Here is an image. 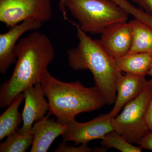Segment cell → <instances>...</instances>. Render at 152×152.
Returning a JSON list of instances; mask_svg holds the SVG:
<instances>
[{"label": "cell", "instance_id": "obj_1", "mask_svg": "<svg viewBox=\"0 0 152 152\" xmlns=\"http://www.w3.org/2000/svg\"><path fill=\"white\" fill-rule=\"evenodd\" d=\"M14 53L17 61L13 73L0 87L1 108L10 105L28 87L40 83L56 56L50 38L37 31L21 39L16 45Z\"/></svg>", "mask_w": 152, "mask_h": 152}, {"label": "cell", "instance_id": "obj_2", "mask_svg": "<svg viewBox=\"0 0 152 152\" xmlns=\"http://www.w3.org/2000/svg\"><path fill=\"white\" fill-rule=\"evenodd\" d=\"M71 23L77 29L79 43L67 51L69 66L75 71L89 70L106 104H113L116 98L118 80L122 75L115 60L103 50L99 40L92 39L78 24Z\"/></svg>", "mask_w": 152, "mask_h": 152}, {"label": "cell", "instance_id": "obj_3", "mask_svg": "<svg viewBox=\"0 0 152 152\" xmlns=\"http://www.w3.org/2000/svg\"><path fill=\"white\" fill-rule=\"evenodd\" d=\"M40 83L48 99L49 113L59 122L68 124L75 120L78 114L97 110L106 105L102 95L95 86L86 87L80 81H61L48 71Z\"/></svg>", "mask_w": 152, "mask_h": 152}, {"label": "cell", "instance_id": "obj_4", "mask_svg": "<svg viewBox=\"0 0 152 152\" xmlns=\"http://www.w3.org/2000/svg\"><path fill=\"white\" fill-rule=\"evenodd\" d=\"M65 7L84 32L102 34L110 25L126 22L129 13L112 0H66Z\"/></svg>", "mask_w": 152, "mask_h": 152}, {"label": "cell", "instance_id": "obj_5", "mask_svg": "<svg viewBox=\"0 0 152 152\" xmlns=\"http://www.w3.org/2000/svg\"><path fill=\"white\" fill-rule=\"evenodd\" d=\"M151 96L148 86L137 97L124 106L121 113L113 118V130L132 144L150 131L145 121V114Z\"/></svg>", "mask_w": 152, "mask_h": 152}, {"label": "cell", "instance_id": "obj_6", "mask_svg": "<svg viewBox=\"0 0 152 152\" xmlns=\"http://www.w3.org/2000/svg\"><path fill=\"white\" fill-rule=\"evenodd\" d=\"M53 15L50 0H0V21L9 29L27 20L46 23Z\"/></svg>", "mask_w": 152, "mask_h": 152}, {"label": "cell", "instance_id": "obj_7", "mask_svg": "<svg viewBox=\"0 0 152 152\" xmlns=\"http://www.w3.org/2000/svg\"><path fill=\"white\" fill-rule=\"evenodd\" d=\"M113 118L109 113L87 122L79 123L74 120L68 124L66 132L62 135L63 141L74 142L78 145L94 140H102L106 134L113 130Z\"/></svg>", "mask_w": 152, "mask_h": 152}, {"label": "cell", "instance_id": "obj_8", "mask_svg": "<svg viewBox=\"0 0 152 152\" xmlns=\"http://www.w3.org/2000/svg\"><path fill=\"white\" fill-rule=\"evenodd\" d=\"M99 42L110 56L115 60L127 54L133 42V33L129 23L118 22L104 30Z\"/></svg>", "mask_w": 152, "mask_h": 152}, {"label": "cell", "instance_id": "obj_9", "mask_svg": "<svg viewBox=\"0 0 152 152\" xmlns=\"http://www.w3.org/2000/svg\"><path fill=\"white\" fill-rule=\"evenodd\" d=\"M42 25L39 22L27 20L0 34V73L6 74L10 66L16 62L14 50L20 38L27 32L39 29Z\"/></svg>", "mask_w": 152, "mask_h": 152}, {"label": "cell", "instance_id": "obj_10", "mask_svg": "<svg viewBox=\"0 0 152 152\" xmlns=\"http://www.w3.org/2000/svg\"><path fill=\"white\" fill-rule=\"evenodd\" d=\"M23 93L25 99L22 114L23 125L19 129L22 132H28L31 130L35 122L45 115L49 110V104L41 83L28 87Z\"/></svg>", "mask_w": 152, "mask_h": 152}, {"label": "cell", "instance_id": "obj_11", "mask_svg": "<svg viewBox=\"0 0 152 152\" xmlns=\"http://www.w3.org/2000/svg\"><path fill=\"white\" fill-rule=\"evenodd\" d=\"M51 115L49 113L33 126V142L30 152H47L55 140L66 132L67 124L50 118Z\"/></svg>", "mask_w": 152, "mask_h": 152}, {"label": "cell", "instance_id": "obj_12", "mask_svg": "<svg viewBox=\"0 0 152 152\" xmlns=\"http://www.w3.org/2000/svg\"><path fill=\"white\" fill-rule=\"evenodd\" d=\"M145 77L126 73L121 76L117 85V94L113 107L109 114L117 116L127 103L137 97L148 84Z\"/></svg>", "mask_w": 152, "mask_h": 152}, {"label": "cell", "instance_id": "obj_13", "mask_svg": "<svg viewBox=\"0 0 152 152\" xmlns=\"http://www.w3.org/2000/svg\"><path fill=\"white\" fill-rule=\"evenodd\" d=\"M115 60L121 72L145 77L151 65L152 53L127 54Z\"/></svg>", "mask_w": 152, "mask_h": 152}, {"label": "cell", "instance_id": "obj_14", "mask_svg": "<svg viewBox=\"0 0 152 152\" xmlns=\"http://www.w3.org/2000/svg\"><path fill=\"white\" fill-rule=\"evenodd\" d=\"M24 99L23 93L15 98L8 108L0 116V140L16 132L23 121L22 115L19 108Z\"/></svg>", "mask_w": 152, "mask_h": 152}, {"label": "cell", "instance_id": "obj_15", "mask_svg": "<svg viewBox=\"0 0 152 152\" xmlns=\"http://www.w3.org/2000/svg\"><path fill=\"white\" fill-rule=\"evenodd\" d=\"M133 33V42L128 54L152 53V28L140 20L129 22Z\"/></svg>", "mask_w": 152, "mask_h": 152}, {"label": "cell", "instance_id": "obj_16", "mask_svg": "<svg viewBox=\"0 0 152 152\" xmlns=\"http://www.w3.org/2000/svg\"><path fill=\"white\" fill-rule=\"evenodd\" d=\"M33 142L32 130L22 132L19 129L7 137L6 141L0 144L1 152H24Z\"/></svg>", "mask_w": 152, "mask_h": 152}, {"label": "cell", "instance_id": "obj_17", "mask_svg": "<svg viewBox=\"0 0 152 152\" xmlns=\"http://www.w3.org/2000/svg\"><path fill=\"white\" fill-rule=\"evenodd\" d=\"M101 144L104 148H113L122 152H142L140 147L134 146L115 131H112L104 136Z\"/></svg>", "mask_w": 152, "mask_h": 152}, {"label": "cell", "instance_id": "obj_18", "mask_svg": "<svg viewBox=\"0 0 152 152\" xmlns=\"http://www.w3.org/2000/svg\"><path fill=\"white\" fill-rule=\"evenodd\" d=\"M66 0H60L59 3L58 7L61 12L64 18L66 20L68 19L66 14V9L65 7ZM121 7L125 10L127 11L129 15H132L134 18H138L141 14V10L140 8H137L131 4L128 0H112Z\"/></svg>", "mask_w": 152, "mask_h": 152}, {"label": "cell", "instance_id": "obj_19", "mask_svg": "<svg viewBox=\"0 0 152 152\" xmlns=\"http://www.w3.org/2000/svg\"><path fill=\"white\" fill-rule=\"evenodd\" d=\"M55 152H95V149L91 148L88 146V143L81 144L79 147L73 145L70 146L66 145V142H63L58 146L57 148L54 151Z\"/></svg>", "mask_w": 152, "mask_h": 152}, {"label": "cell", "instance_id": "obj_20", "mask_svg": "<svg viewBox=\"0 0 152 152\" xmlns=\"http://www.w3.org/2000/svg\"><path fill=\"white\" fill-rule=\"evenodd\" d=\"M142 148L152 151V131H149L136 141Z\"/></svg>", "mask_w": 152, "mask_h": 152}, {"label": "cell", "instance_id": "obj_21", "mask_svg": "<svg viewBox=\"0 0 152 152\" xmlns=\"http://www.w3.org/2000/svg\"><path fill=\"white\" fill-rule=\"evenodd\" d=\"M151 96L145 114V121L150 131H152V80L148 81Z\"/></svg>", "mask_w": 152, "mask_h": 152}, {"label": "cell", "instance_id": "obj_22", "mask_svg": "<svg viewBox=\"0 0 152 152\" xmlns=\"http://www.w3.org/2000/svg\"><path fill=\"white\" fill-rule=\"evenodd\" d=\"M146 12L152 15V0H132Z\"/></svg>", "mask_w": 152, "mask_h": 152}, {"label": "cell", "instance_id": "obj_23", "mask_svg": "<svg viewBox=\"0 0 152 152\" xmlns=\"http://www.w3.org/2000/svg\"><path fill=\"white\" fill-rule=\"evenodd\" d=\"M148 75L152 77V63L149 71L148 72Z\"/></svg>", "mask_w": 152, "mask_h": 152}]
</instances>
